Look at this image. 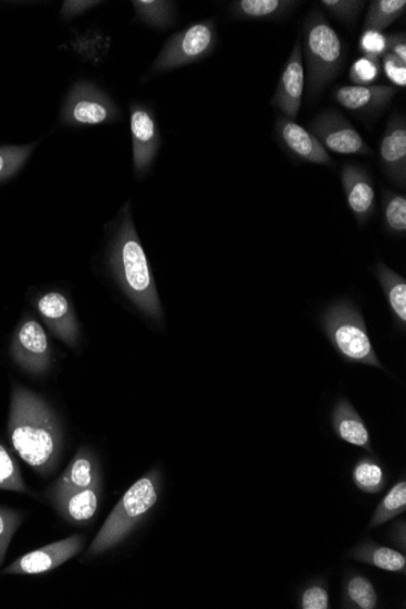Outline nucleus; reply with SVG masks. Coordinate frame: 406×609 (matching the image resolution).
I'll use <instances>...</instances> for the list:
<instances>
[{
	"instance_id": "nucleus-1",
	"label": "nucleus",
	"mask_w": 406,
	"mask_h": 609,
	"mask_svg": "<svg viewBox=\"0 0 406 609\" xmlns=\"http://www.w3.org/2000/svg\"><path fill=\"white\" fill-rule=\"evenodd\" d=\"M9 437L17 454L41 476L51 475L61 452V431L53 410L15 384L11 394Z\"/></svg>"
},
{
	"instance_id": "nucleus-2",
	"label": "nucleus",
	"mask_w": 406,
	"mask_h": 609,
	"mask_svg": "<svg viewBox=\"0 0 406 609\" xmlns=\"http://www.w3.org/2000/svg\"><path fill=\"white\" fill-rule=\"evenodd\" d=\"M110 266L129 300L155 321L164 318L154 275L131 215L129 204L110 251Z\"/></svg>"
},
{
	"instance_id": "nucleus-3",
	"label": "nucleus",
	"mask_w": 406,
	"mask_h": 609,
	"mask_svg": "<svg viewBox=\"0 0 406 609\" xmlns=\"http://www.w3.org/2000/svg\"><path fill=\"white\" fill-rule=\"evenodd\" d=\"M302 39V53L308 70V93L310 99H314L324 92L330 82L337 79L346 53L341 37L317 9L305 19Z\"/></svg>"
},
{
	"instance_id": "nucleus-4",
	"label": "nucleus",
	"mask_w": 406,
	"mask_h": 609,
	"mask_svg": "<svg viewBox=\"0 0 406 609\" xmlns=\"http://www.w3.org/2000/svg\"><path fill=\"white\" fill-rule=\"evenodd\" d=\"M159 486L162 479L156 471L135 482L107 517L91 545L90 555L104 554L125 540L158 502Z\"/></svg>"
},
{
	"instance_id": "nucleus-5",
	"label": "nucleus",
	"mask_w": 406,
	"mask_h": 609,
	"mask_svg": "<svg viewBox=\"0 0 406 609\" xmlns=\"http://www.w3.org/2000/svg\"><path fill=\"white\" fill-rule=\"evenodd\" d=\"M322 328L331 344L348 362L384 369L364 318L353 303L342 301L331 304L322 316Z\"/></svg>"
},
{
	"instance_id": "nucleus-6",
	"label": "nucleus",
	"mask_w": 406,
	"mask_h": 609,
	"mask_svg": "<svg viewBox=\"0 0 406 609\" xmlns=\"http://www.w3.org/2000/svg\"><path fill=\"white\" fill-rule=\"evenodd\" d=\"M218 42L216 22L207 20L190 24L171 35L156 58L152 73H165L194 64L215 51Z\"/></svg>"
},
{
	"instance_id": "nucleus-7",
	"label": "nucleus",
	"mask_w": 406,
	"mask_h": 609,
	"mask_svg": "<svg viewBox=\"0 0 406 609\" xmlns=\"http://www.w3.org/2000/svg\"><path fill=\"white\" fill-rule=\"evenodd\" d=\"M119 118L121 112L113 99L85 81L73 84L61 110V122L71 127L101 126Z\"/></svg>"
},
{
	"instance_id": "nucleus-8",
	"label": "nucleus",
	"mask_w": 406,
	"mask_h": 609,
	"mask_svg": "<svg viewBox=\"0 0 406 609\" xmlns=\"http://www.w3.org/2000/svg\"><path fill=\"white\" fill-rule=\"evenodd\" d=\"M310 132L326 152L340 155L373 156L374 152L366 144L353 124L337 110H326L310 123Z\"/></svg>"
},
{
	"instance_id": "nucleus-9",
	"label": "nucleus",
	"mask_w": 406,
	"mask_h": 609,
	"mask_svg": "<svg viewBox=\"0 0 406 609\" xmlns=\"http://www.w3.org/2000/svg\"><path fill=\"white\" fill-rule=\"evenodd\" d=\"M15 363L32 375H43L51 367L52 354L48 336L34 319L23 321L11 344Z\"/></svg>"
},
{
	"instance_id": "nucleus-10",
	"label": "nucleus",
	"mask_w": 406,
	"mask_h": 609,
	"mask_svg": "<svg viewBox=\"0 0 406 609\" xmlns=\"http://www.w3.org/2000/svg\"><path fill=\"white\" fill-rule=\"evenodd\" d=\"M131 133L134 169L143 177L150 169L162 144L156 116L150 107L139 103L131 105Z\"/></svg>"
},
{
	"instance_id": "nucleus-11",
	"label": "nucleus",
	"mask_w": 406,
	"mask_h": 609,
	"mask_svg": "<svg viewBox=\"0 0 406 609\" xmlns=\"http://www.w3.org/2000/svg\"><path fill=\"white\" fill-rule=\"evenodd\" d=\"M82 536H72L23 555L3 570V575L35 576L51 571L81 553Z\"/></svg>"
},
{
	"instance_id": "nucleus-12",
	"label": "nucleus",
	"mask_w": 406,
	"mask_h": 609,
	"mask_svg": "<svg viewBox=\"0 0 406 609\" xmlns=\"http://www.w3.org/2000/svg\"><path fill=\"white\" fill-rule=\"evenodd\" d=\"M304 83L302 44L299 40L281 70L277 91L272 99V105L279 109L285 118L298 120L302 106Z\"/></svg>"
},
{
	"instance_id": "nucleus-13",
	"label": "nucleus",
	"mask_w": 406,
	"mask_h": 609,
	"mask_svg": "<svg viewBox=\"0 0 406 609\" xmlns=\"http://www.w3.org/2000/svg\"><path fill=\"white\" fill-rule=\"evenodd\" d=\"M275 135L282 147L294 158L302 163L332 166L329 153L315 136L308 130L300 126L296 121L278 117L275 122Z\"/></svg>"
},
{
	"instance_id": "nucleus-14",
	"label": "nucleus",
	"mask_w": 406,
	"mask_h": 609,
	"mask_svg": "<svg viewBox=\"0 0 406 609\" xmlns=\"http://www.w3.org/2000/svg\"><path fill=\"white\" fill-rule=\"evenodd\" d=\"M379 165L387 178L405 188L406 184V121L402 114L387 122L379 142Z\"/></svg>"
},
{
	"instance_id": "nucleus-15",
	"label": "nucleus",
	"mask_w": 406,
	"mask_h": 609,
	"mask_svg": "<svg viewBox=\"0 0 406 609\" xmlns=\"http://www.w3.org/2000/svg\"><path fill=\"white\" fill-rule=\"evenodd\" d=\"M341 182L350 209L360 226H364L374 215L376 207V195L371 174L364 167L346 165L341 171Z\"/></svg>"
},
{
	"instance_id": "nucleus-16",
	"label": "nucleus",
	"mask_w": 406,
	"mask_h": 609,
	"mask_svg": "<svg viewBox=\"0 0 406 609\" xmlns=\"http://www.w3.org/2000/svg\"><path fill=\"white\" fill-rule=\"evenodd\" d=\"M397 93L392 85H342L335 91V99L344 109L371 116L383 111Z\"/></svg>"
},
{
	"instance_id": "nucleus-17",
	"label": "nucleus",
	"mask_w": 406,
	"mask_h": 609,
	"mask_svg": "<svg viewBox=\"0 0 406 609\" xmlns=\"http://www.w3.org/2000/svg\"><path fill=\"white\" fill-rule=\"evenodd\" d=\"M37 309L45 324L61 341L70 347L77 342L79 328L75 316L64 295L60 292L45 293L37 302Z\"/></svg>"
},
{
	"instance_id": "nucleus-18",
	"label": "nucleus",
	"mask_w": 406,
	"mask_h": 609,
	"mask_svg": "<svg viewBox=\"0 0 406 609\" xmlns=\"http://www.w3.org/2000/svg\"><path fill=\"white\" fill-rule=\"evenodd\" d=\"M95 486H101L100 463L90 451L82 447L49 493L83 491Z\"/></svg>"
},
{
	"instance_id": "nucleus-19",
	"label": "nucleus",
	"mask_w": 406,
	"mask_h": 609,
	"mask_svg": "<svg viewBox=\"0 0 406 609\" xmlns=\"http://www.w3.org/2000/svg\"><path fill=\"white\" fill-rule=\"evenodd\" d=\"M59 514L72 524H87L100 506L101 486L83 491L49 493Z\"/></svg>"
},
{
	"instance_id": "nucleus-20",
	"label": "nucleus",
	"mask_w": 406,
	"mask_h": 609,
	"mask_svg": "<svg viewBox=\"0 0 406 609\" xmlns=\"http://www.w3.org/2000/svg\"><path fill=\"white\" fill-rule=\"evenodd\" d=\"M332 426L343 442L373 452L371 432L348 401L341 400L336 404L334 413H332Z\"/></svg>"
},
{
	"instance_id": "nucleus-21",
	"label": "nucleus",
	"mask_w": 406,
	"mask_h": 609,
	"mask_svg": "<svg viewBox=\"0 0 406 609\" xmlns=\"http://www.w3.org/2000/svg\"><path fill=\"white\" fill-rule=\"evenodd\" d=\"M291 0H238L230 4V14L246 20H279L298 8Z\"/></svg>"
},
{
	"instance_id": "nucleus-22",
	"label": "nucleus",
	"mask_w": 406,
	"mask_h": 609,
	"mask_svg": "<svg viewBox=\"0 0 406 609\" xmlns=\"http://www.w3.org/2000/svg\"><path fill=\"white\" fill-rule=\"evenodd\" d=\"M375 275L387 298V302L398 324L404 329L406 326V281L389 269L385 264L378 262L375 267Z\"/></svg>"
},
{
	"instance_id": "nucleus-23",
	"label": "nucleus",
	"mask_w": 406,
	"mask_h": 609,
	"mask_svg": "<svg viewBox=\"0 0 406 609\" xmlns=\"http://www.w3.org/2000/svg\"><path fill=\"white\" fill-rule=\"evenodd\" d=\"M352 556L356 561L392 571V574H405L406 571L405 556L397 550L385 548V546L365 544L356 548Z\"/></svg>"
},
{
	"instance_id": "nucleus-24",
	"label": "nucleus",
	"mask_w": 406,
	"mask_h": 609,
	"mask_svg": "<svg viewBox=\"0 0 406 609\" xmlns=\"http://www.w3.org/2000/svg\"><path fill=\"white\" fill-rule=\"evenodd\" d=\"M405 11V0H375L368 8L364 31L383 32L400 19Z\"/></svg>"
},
{
	"instance_id": "nucleus-25",
	"label": "nucleus",
	"mask_w": 406,
	"mask_h": 609,
	"mask_svg": "<svg viewBox=\"0 0 406 609\" xmlns=\"http://www.w3.org/2000/svg\"><path fill=\"white\" fill-rule=\"evenodd\" d=\"M138 18L154 29H168L175 22V3L171 2H133Z\"/></svg>"
},
{
	"instance_id": "nucleus-26",
	"label": "nucleus",
	"mask_w": 406,
	"mask_h": 609,
	"mask_svg": "<svg viewBox=\"0 0 406 609\" xmlns=\"http://www.w3.org/2000/svg\"><path fill=\"white\" fill-rule=\"evenodd\" d=\"M406 508V482L402 481L393 487L383 502L376 508L371 528L383 526L405 512Z\"/></svg>"
},
{
	"instance_id": "nucleus-27",
	"label": "nucleus",
	"mask_w": 406,
	"mask_h": 609,
	"mask_svg": "<svg viewBox=\"0 0 406 609\" xmlns=\"http://www.w3.org/2000/svg\"><path fill=\"white\" fill-rule=\"evenodd\" d=\"M37 146H39V143L0 146V183L14 177L28 163Z\"/></svg>"
},
{
	"instance_id": "nucleus-28",
	"label": "nucleus",
	"mask_w": 406,
	"mask_h": 609,
	"mask_svg": "<svg viewBox=\"0 0 406 609\" xmlns=\"http://www.w3.org/2000/svg\"><path fill=\"white\" fill-rule=\"evenodd\" d=\"M355 486L367 494H376L385 487V472L373 458H363L353 471Z\"/></svg>"
},
{
	"instance_id": "nucleus-29",
	"label": "nucleus",
	"mask_w": 406,
	"mask_h": 609,
	"mask_svg": "<svg viewBox=\"0 0 406 609\" xmlns=\"http://www.w3.org/2000/svg\"><path fill=\"white\" fill-rule=\"evenodd\" d=\"M384 218L386 229L397 236L406 234V197L386 192L384 195Z\"/></svg>"
},
{
	"instance_id": "nucleus-30",
	"label": "nucleus",
	"mask_w": 406,
	"mask_h": 609,
	"mask_svg": "<svg viewBox=\"0 0 406 609\" xmlns=\"http://www.w3.org/2000/svg\"><path fill=\"white\" fill-rule=\"evenodd\" d=\"M0 491L32 494L24 483L15 458L0 444Z\"/></svg>"
},
{
	"instance_id": "nucleus-31",
	"label": "nucleus",
	"mask_w": 406,
	"mask_h": 609,
	"mask_svg": "<svg viewBox=\"0 0 406 609\" xmlns=\"http://www.w3.org/2000/svg\"><path fill=\"white\" fill-rule=\"evenodd\" d=\"M346 599L353 608L374 609L377 606V593L372 581L362 576L348 580Z\"/></svg>"
},
{
	"instance_id": "nucleus-32",
	"label": "nucleus",
	"mask_w": 406,
	"mask_h": 609,
	"mask_svg": "<svg viewBox=\"0 0 406 609\" xmlns=\"http://www.w3.org/2000/svg\"><path fill=\"white\" fill-rule=\"evenodd\" d=\"M381 76L379 59L363 56L353 62L350 80L353 85H374Z\"/></svg>"
},
{
	"instance_id": "nucleus-33",
	"label": "nucleus",
	"mask_w": 406,
	"mask_h": 609,
	"mask_svg": "<svg viewBox=\"0 0 406 609\" xmlns=\"http://www.w3.org/2000/svg\"><path fill=\"white\" fill-rule=\"evenodd\" d=\"M320 4L339 21L354 24L361 17L366 3L355 2V0H323Z\"/></svg>"
},
{
	"instance_id": "nucleus-34",
	"label": "nucleus",
	"mask_w": 406,
	"mask_h": 609,
	"mask_svg": "<svg viewBox=\"0 0 406 609\" xmlns=\"http://www.w3.org/2000/svg\"><path fill=\"white\" fill-rule=\"evenodd\" d=\"M22 515L15 509L0 507V566L4 558L15 531L20 527Z\"/></svg>"
},
{
	"instance_id": "nucleus-35",
	"label": "nucleus",
	"mask_w": 406,
	"mask_h": 609,
	"mask_svg": "<svg viewBox=\"0 0 406 609\" xmlns=\"http://www.w3.org/2000/svg\"><path fill=\"white\" fill-rule=\"evenodd\" d=\"M364 56L379 59L389 51V34L377 31H364L360 40Z\"/></svg>"
},
{
	"instance_id": "nucleus-36",
	"label": "nucleus",
	"mask_w": 406,
	"mask_h": 609,
	"mask_svg": "<svg viewBox=\"0 0 406 609\" xmlns=\"http://www.w3.org/2000/svg\"><path fill=\"white\" fill-rule=\"evenodd\" d=\"M383 68L386 73L387 79L399 86V89H405L406 86V64L400 61L397 56L387 53L383 56Z\"/></svg>"
},
{
	"instance_id": "nucleus-37",
	"label": "nucleus",
	"mask_w": 406,
	"mask_h": 609,
	"mask_svg": "<svg viewBox=\"0 0 406 609\" xmlns=\"http://www.w3.org/2000/svg\"><path fill=\"white\" fill-rule=\"evenodd\" d=\"M302 609H327L329 593L325 588L313 586L304 590L301 598Z\"/></svg>"
},
{
	"instance_id": "nucleus-38",
	"label": "nucleus",
	"mask_w": 406,
	"mask_h": 609,
	"mask_svg": "<svg viewBox=\"0 0 406 609\" xmlns=\"http://www.w3.org/2000/svg\"><path fill=\"white\" fill-rule=\"evenodd\" d=\"M100 3L96 2H65L63 9H61V16L66 20L82 16L83 12L92 9Z\"/></svg>"
},
{
	"instance_id": "nucleus-39",
	"label": "nucleus",
	"mask_w": 406,
	"mask_h": 609,
	"mask_svg": "<svg viewBox=\"0 0 406 609\" xmlns=\"http://www.w3.org/2000/svg\"><path fill=\"white\" fill-rule=\"evenodd\" d=\"M388 53L397 56L406 64V35L405 33L389 34V51Z\"/></svg>"
}]
</instances>
